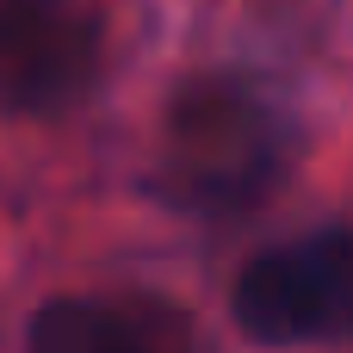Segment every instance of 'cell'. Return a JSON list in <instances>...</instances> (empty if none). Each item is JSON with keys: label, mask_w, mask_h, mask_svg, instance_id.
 Listing matches in <instances>:
<instances>
[{"label": "cell", "mask_w": 353, "mask_h": 353, "mask_svg": "<svg viewBox=\"0 0 353 353\" xmlns=\"http://www.w3.org/2000/svg\"><path fill=\"white\" fill-rule=\"evenodd\" d=\"M99 68L93 0H0V112L50 118Z\"/></svg>", "instance_id": "cell-1"}, {"label": "cell", "mask_w": 353, "mask_h": 353, "mask_svg": "<svg viewBox=\"0 0 353 353\" xmlns=\"http://www.w3.org/2000/svg\"><path fill=\"white\" fill-rule=\"evenodd\" d=\"M279 161V137L267 112L242 87H192L174 105V168L205 199H254Z\"/></svg>", "instance_id": "cell-2"}, {"label": "cell", "mask_w": 353, "mask_h": 353, "mask_svg": "<svg viewBox=\"0 0 353 353\" xmlns=\"http://www.w3.org/2000/svg\"><path fill=\"white\" fill-rule=\"evenodd\" d=\"M230 323L261 341V347H298V341H329L323 323V292L310 273L304 242L298 248H267L242 267V279L230 285Z\"/></svg>", "instance_id": "cell-3"}, {"label": "cell", "mask_w": 353, "mask_h": 353, "mask_svg": "<svg viewBox=\"0 0 353 353\" xmlns=\"http://www.w3.org/2000/svg\"><path fill=\"white\" fill-rule=\"evenodd\" d=\"M25 353H149L112 310L87 304V298H56L31 316V341Z\"/></svg>", "instance_id": "cell-4"}, {"label": "cell", "mask_w": 353, "mask_h": 353, "mask_svg": "<svg viewBox=\"0 0 353 353\" xmlns=\"http://www.w3.org/2000/svg\"><path fill=\"white\" fill-rule=\"evenodd\" d=\"M316 292H323V323L329 335H353V230H323L304 242Z\"/></svg>", "instance_id": "cell-5"}]
</instances>
